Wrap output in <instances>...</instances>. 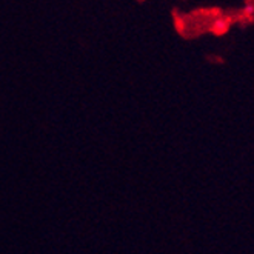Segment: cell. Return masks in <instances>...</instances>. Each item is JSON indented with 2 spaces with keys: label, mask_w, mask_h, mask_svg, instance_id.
I'll use <instances>...</instances> for the list:
<instances>
[]
</instances>
